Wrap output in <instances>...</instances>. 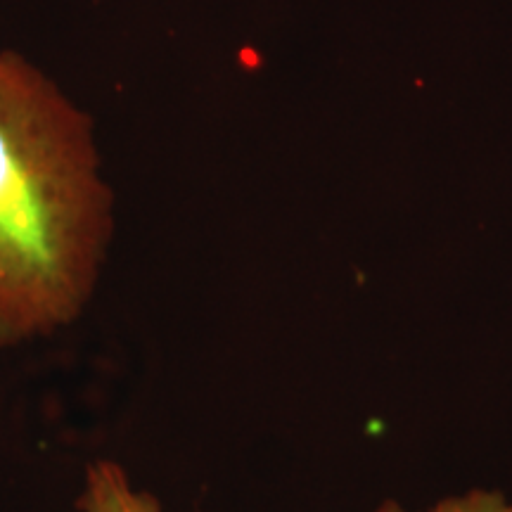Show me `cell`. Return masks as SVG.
I'll list each match as a JSON object with an SVG mask.
<instances>
[{
  "instance_id": "cell-1",
  "label": "cell",
  "mask_w": 512,
  "mask_h": 512,
  "mask_svg": "<svg viewBox=\"0 0 512 512\" xmlns=\"http://www.w3.org/2000/svg\"><path fill=\"white\" fill-rule=\"evenodd\" d=\"M117 235L93 114L19 50H0V351L91 309Z\"/></svg>"
},
{
  "instance_id": "cell-2",
  "label": "cell",
  "mask_w": 512,
  "mask_h": 512,
  "mask_svg": "<svg viewBox=\"0 0 512 512\" xmlns=\"http://www.w3.org/2000/svg\"><path fill=\"white\" fill-rule=\"evenodd\" d=\"M76 512H162V503L152 491L136 486L117 460L95 458L83 472Z\"/></svg>"
},
{
  "instance_id": "cell-3",
  "label": "cell",
  "mask_w": 512,
  "mask_h": 512,
  "mask_svg": "<svg viewBox=\"0 0 512 512\" xmlns=\"http://www.w3.org/2000/svg\"><path fill=\"white\" fill-rule=\"evenodd\" d=\"M425 512H512V498L498 489H470L439 498Z\"/></svg>"
},
{
  "instance_id": "cell-4",
  "label": "cell",
  "mask_w": 512,
  "mask_h": 512,
  "mask_svg": "<svg viewBox=\"0 0 512 512\" xmlns=\"http://www.w3.org/2000/svg\"><path fill=\"white\" fill-rule=\"evenodd\" d=\"M373 512H408V510L403 508L399 501H394V498H387V501H382Z\"/></svg>"
}]
</instances>
